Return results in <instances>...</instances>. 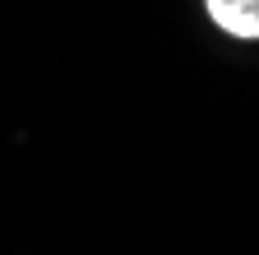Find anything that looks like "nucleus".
Segmentation results:
<instances>
[{
  "label": "nucleus",
  "mask_w": 259,
  "mask_h": 255,
  "mask_svg": "<svg viewBox=\"0 0 259 255\" xmlns=\"http://www.w3.org/2000/svg\"><path fill=\"white\" fill-rule=\"evenodd\" d=\"M208 14L236 38H259V0H208Z\"/></svg>",
  "instance_id": "obj_1"
}]
</instances>
